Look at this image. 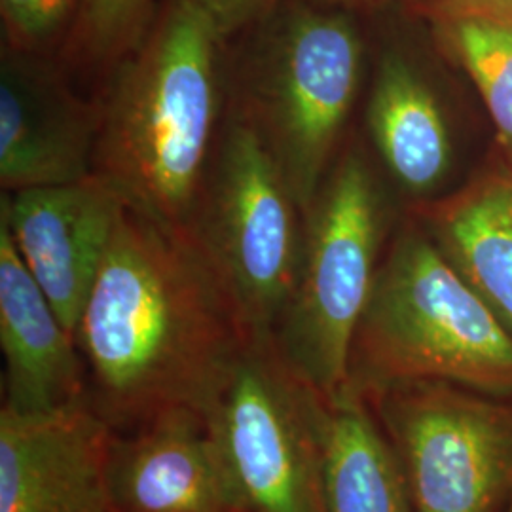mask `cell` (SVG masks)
Segmentation results:
<instances>
[{"instance_id": "cell-17", "label": "cell", "mask_w": 512, "mask_h": 512, "mask_svg": "<svg viewBox=\"0 0 512 512\" xmlns=\"http://www.w3.org/2000/svg\"><path fill=\"white\" fill-rule=\"evenodd\" d=\"M440 50L471 76L512 158V0H423Z\"/></svg>"}, {"instance_id": "cell-14", "label": "cell", "mask_w": 512, "mask_h": 512, "mask_svg": "<svg viewBox=\"0 0 512 512\" xmlns=\"http://www.w3.org/2000/svg\"><path fill=\"white\" fill-rule=\"evenodd\" d=\"M366 126L385 171L406 194L429 196L446 179L452 143L444 112L403 52L382 55L368 93Z\"/></svg>"}, {"instance_id": "cell-12", "label": "cell", "mask_w": 512, "mask_h": 512, "mask_svg": "<svg viewBox=\"0 0 512 512\" xmlns=\"http://www.w3.org/2000/svg\"><path fill=\"white\" fill-rule=\"evenodd\" d=\"M112 429L88 401L44 414L0 410V512H112Z\"/></svg>"}, {"instance_id": "cell-7", "label": "cell", "mask_w": 512, "mask_h": 512, "mask_svg": "<svg viewBox=\"0 0 512 512\" xmlns=\"http://www.w3.org/2000/svg\"><path fill=\"white\" fill-rule=\"evenodd\" d=\"M207 416L247 512H327V401L272 336L249 340Z\"/></svg>"}, {"instance_id": "cell-5", "label": "cell", "mask_w": 512, "mask_h": 512, "mask_svg": "<svg viewBox=\"0 0 512 512\" xmlns=\"http://www.w3.org/2000/svg\"><path fill=\"white\" fill-rule=\"evenodd\" d=\"M385 200L365 154H338L308 211L293 293L275 348L327 403L349 382L355 330L382 262Z\"/></svg>"}, {"instance_id": "cell-18", "label": "cell", "mask_w": 512, "mask_h": 512, "mask_svg": "<svg viewBox=\"0 0 512 512\" xmlns=\"http://www.w3.org/2000/svg\"><path fill=\"white\" fill-rule=\"evenodd\" d=\"M152 4L154 0H82L65 50L76 63L109 73L147 33Z\"/></svg>"}, {"instance_id": "cell-1", "label": "cell", "mask_w": 512, "mask_h": 512, "mask_svg": "<svg viewBox=\"0 0 512 512\" xmlns=\"http://www.w3.org/2000/svg\"><path fill=\"white\" fill-rule=\"evenodd\" d=\"M251 338L188 232L124 202L74 332L88 403L112 433L209 414Z\"/></svg>"}, {"instance_id": "cell-2", "label": "cell", "mask_w": 512, "mask_h": 512, "mask_svg": "<svg viewBox=\"0 0 512 512\" xmlns=\"http://www.w3.org/2000/svg\"><path fill=\"white\" fill-rule=\"evenodd\" d=\"M228 42L190 0H169L97 99L95 175L133 209L188 232L228 116Z\"/></svg>"}, {"instance_id": "cell-3", "label": "cell", "mask_w": 512, "mask_h": 512, "mask_svg": "<svg viewBox=\"0 0 512 512\" xmlns=\"http://www.w3.org/2000/svg\"><path fill=\"white\" fill-rule=\"evenodd\" d=\"M408 382L512 397V334L420 228L387 249L355 330L349 385Z\"/></svg>"}, {"instance_id": "cell-10", "label": "cell", "mask_w": 512, "mask_h": 512, "mask_svg": "<svg viewBox=\"0 0 512 512\" xmlns=\"http://www.w3.org/2000/svg\"><path fill=\"white\" fill-rule=\"evenodd\" d=\"M124 200L103 177L37 186L0 198L19 258L74 336Z\"/></svg>"}, {"instance_id": "cell-21", "label": "cell", "mask_w": 512, "mask_h": 512, "mask_svg": "<svg viewBox=\"0 0 512 512\" xmlns=\"http://www.w3.org/2000/svg\"><path fill=\"white\" fill-rule=\"evenodd\" d=\"M311 2L334 6V8H353V6H376L385 0H311Z\"/></svg>"}, {"instance_id": "cell-15", "label": "cell", "mask_w": 512, "mask_h": 512, "mask_svg": "<svg viewBox=\"0 0 512 512\" xmlns=\"http://www.w3.org/2000/svg\"><path fill=\"white\" fill-rule=\"evenodd\" d=\"M423 224L512 334V169L484 175L431 205Z\"/></svg>"}, {"instance_id": "cell-8", "label": "cell", "mask_w": 512, "mask_h": 512, "mask_svg": "<svg viewBox=\"0 0 512 512\" xmlns=\"http://www.w3.org/2000/svg\"><path fill=\"white\" fill-rule=\"evenodd\" d=\"M401 461L414 512H494L512 490V412L442 382L370 395Z\"/></svg>"}, {"instance_id": "cell-23", "label": "cell", "mask_w": 512, "mask_h": 512, "mask_svg": "<svg viewBox=\"0 0 512 512\" xmlns=\"http://www.w3.org/2000/svg\"><path fill=\"white\" fill-rule=\"evenodd\" d=\"M245 512H247V511H245Z\"/></svg>"}, {"instance_id": "cell-6", "label": "cell", "mask_w": 512, "mask_h": 512, "mask_svg": "<svg viewBox=\"0 0 512 512\" xmlns=\"http://www.w3.org/2000/svg\"><path fill=\"white\" fill-rule=\"evenodd\" d=\"M188 236L251 336H272L298 274L304 211L272 154L230 107Z\"/></svg>"}, {"instance_id": "cell-19", "label": "cell", "mask_w": 512, "mask_h": 512, "mask_svg": "<svg viewBox=\"0 0 512 512\" xmlns=\"http://www.w3.org/2000/svg\"><path fill=\"white\" fill-rule=\"evenodd\" d=\"M82 0H0L4 48L54 57L67 48Z\"/></svg>"}, {"instance_id": "cell-4", "label": "cell", "mask_w": 512, "mask_h": 512, "mask_svg": "<svg viewBox=\"0 0 512 512\" xmlns=\"http://www.w3.org/2000/svg\"><path fill=\"white\" fill-rule=\"evenodd\" d=\"M228 55V107L272 154L306 213L348 126L363 73V40L340 8L283 0Z\"/></svg>"}, {"instance_id": "cell-13", "label": "cell", "mask_w": 512, "mask_h": 512, "mask_svg": "<svg viewBox=\"0 0 512 512\" xmlns=\"http://www.w3.org/2000/svg\"><path fill=\"white\" fill-rule=\"evenodd\" d=\"M0 348L2 408L44 414L88 401L84 361L74 336L19 258L0 224Z\"/></svg>"}, {"instance_id": "cell-22", "label": "cell", "mask_w": 512, "mask_h": 512, "mask_svg": "<svg viewBox=\"0 0 512 512\" xmlns=\"http://www.w3.org/2000/svg\"><path fill=\"white\" fill-rule=\"evenodd\" d=\"M507 512H512V494H511V505H509V511Z\"/></svg>"}, {"instance_id": "cell-9", "label": "cell", "mask_w": 512, "mask_h": 512, "mask_svg": "<svg viewBox=\"0 0 512 512\" xmlns=\"http://www.w3.org/2000/svg\"><path fill=\"white\" fill-rule=\"evenodd\" d=\"M97 99L74 88L54 57L2 50L0 188L4 194L93 175Z\"/></svg>"}, {"instance_id": "cell-11", "label": "cell", "mask_w": 512, "mask_h": 512, "mask_svg": "<svg viewBox=\"0 0 512 512\" xmlns=\"http://www.w3.org/2000/svg\"><path fill=\"white\" fill-rule=\"evenodd\" d=\"M112 512H245L209 416L173 410L112 433L107 465Z\"/></svg>"}, {"instance_id": "cell-20", "label": "cell", "mask_w": 512, "mask_h": 512, "mask_svg": "<svg viewBox=\"0 0 512 512\" xmlns=\"http://www.w3.org/2000/svg\"><path fill=\"white\" fill-rule=\"evenodd\" d=\"M217 23L222 35L236 38L268 18L283 0H190Z\"/></svg>"}, {"instance_id": "cell-16", "label": "cell", "mask_w": 512, "mask_h": 512, "mask_svg": "<svg viewBox=\"0 0 512 512\" xmlns=\"http://www.w3.org/2000/svg\"><path fill=\"white\" fill-rule=\"evenodd\" d=\"M353 385L327 403V512H414L397 452Z\"/></svg>"}]
</instances>
